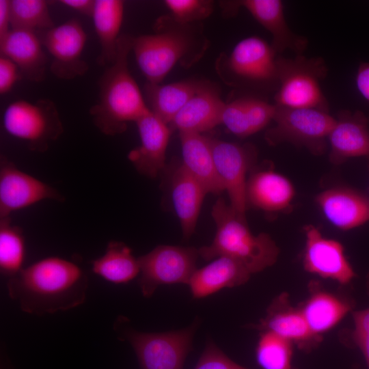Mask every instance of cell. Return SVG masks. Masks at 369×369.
Returning a JSON list of instances; mask_svg holds the SVG:
<instances>
[{"label": "cell", "mask_w": 369, "mask_h": 369, "mask_svg": "<svg viewBox=\"0 0 369 369\" xmlns=\"http://www.w3.org/2000/svg\"><path fill=\"white\" fill-rule=\"evenodd\" d=\"M88 279L75 262L57 256L41 259L9 277V297L34 315L66 311L86 299Z\"/></svg>", "instance_id": "6da1fadb"}, {"label": "cell", "mask_w": 369, "mask_h": 369, "mask_svg": "<svg viewBox=\"0 0 369 369\" xmlns=\"http://www.w3.org/2000/svg\"><path fill=\"white\" fill-rule=\"evenodd\" d=\"M254 18L271 36V46L276 53L290 50L302 55L308 46L305 36L294 33L287 23L284 8L280 0L238 1Z\"/></svg>", "instance_id": "d6986e66"}, {"label": "cell", "mask_w": 369, "mask_h": 369, "mask_svg": "<svg viewBox=\"0 0 369 369\" xmlns=\"http://www.w3.org/2000/svg\"><path fill=\"white\" fill-rule=\"evenodd\" d=\"M154 33L134 37L137 65L151 83H161L177 64L189 68L198 62L210 45L201 23H182L170 14L159 17Z\"/></svg>", "instance_id": "7a4b0ae2"}, {"label": "cell", "mask_w": 369, "mask_h": 369, "mask_svg": "<svg viewBox=\"0 0 369 369\" xmlns=\"http://www.w3.org/2000/svg\"><path fill=\"white\" fill-rule=\"evenodd\" d=\"M305 246L303 254L305 269L323 278L347 284L355 273L347 260L342 245L324 237L313 225L304 228Z\"/></svg>", "instance_id": "5bb4252c"}, {"label": "cell", "mask_w": 369, "mask_h": 369, "mask_svg": "<svg viewBox=\"0 0 369 369\" xmlns=\"http://www.w3.org/2000/svg\"><path fill=\"white\" fill-rule=\"evenodd\" d=\"M194 369H247L230 359L212 341L208 342Z\"/></svg>", "instance_id": "e575fe53"}, {"label": "cell", "mask_w": 369, "mask_h": 369, "mask_svg": "<svg viewBox=\"0 0 369 369\" xmlns=\"http://www.w3.org/2000/svg\"><path fill=\"white\" fill-rule=\"evenodd\" d=\"M22 78L16 64L7 57L0 55V94L9 92Z\"/></svg>", "instance_id": "8d00e7d4"}, {"label": "cell", "mask_w": 369, "mask_h": 369, "mask_svg": "<svg viewBox=\"0 0 369 369\" xmlns=\"http://www.w3.org/2000/svg\"><path fill=\"white\" fill-rule=\"evenodd\" d=\"M226 102L215 85L204 81L202 87L169 124L178 133L202 134L221 124Z\"/></svg>", "instance_id": "e0dca14e"}, {"label": "cell", "mask_w": 369, "mask_h": 369, "mask_svg": "<svg viewBox=\"0 0 369 369\" xmlns=\"http://www.w3.org/2000/svg\"><path fill=\"white\" fill-rule=\"evenodd\" d=\"M368 160H369V159H368ZM368 167H369V166H368Z\"/></svg>", "instance_id": "60d3db41"}, {"label": "cell", "mask_w": 369, "mask_h": 369, "mask_svg": "<svg viewBox=\"0 0 369 369\" xmlns=\"http://www.w3.org/2000/svg\"><path fill=\"white\" fill-rule=\"evenodd\" d=\"M11 29L37 32L55 27L44 0H10Z\"/></svg>", "instance_id": "1f68e13d"}, {"label": "cell", "mask_w": 369, "mask_h": 369, "mask_svg": "<svg viewBox=\"0 0 369 369\" xmlns=\"http://www.w3.org/2000/svg\"><path fill=\"white\" fill-rule=\"evenodd\" d=\"M92 270L107 282L115 284H126L140 273L138 258L132 249L120 241H110L104 254L92 261Z\"/></svg>", "instance_id": "f546056e"}, {"label": "cell", "mask_w": 369, "mask_h": 369, "mask_svg": "<svg viewBox=\"0 0 369 369\" xmlns=\"http://www.w3.org/2000/svg\"><path fill=\"white\" fill-rule=\"evenodd\" d=\"M258 329L273 333L303 350L311 349L321 340L310 330L300 310L292 307L287 294L275 299L267 309L266 316Z\"/></svg>", "instance_id": "44dd1931"}, {"label": "cell", "mask_w": 369, "mask_h": 369, "mask_svg": "<svg viewBox=\"0 0 369 369\" xmlns=\"http://www.w3.org/2000/svg\"><path fill=\"white\" fill-rule=\"evenodd\" d=\"M171 196L183 237L194 233L203 200L207 194L200 183L180 163L171 176Z\"/></svg>", "instance_id": "484cf974"}, {"label": "cell", "mask_w": 369, "mask_h": 369, "mask_svg": "<svg viewBox=\"0 0 369 369\" xmlns=\"http://www.w3.org/2000/svg\"><path fill=\"white\" fill-rule=\"evenodd\" d=\"M216 226L212 243L198 249L205 260L228 256L241 263L252 274L272 266L279 256V248L269 234L254 235L246 220L238 217L223 197H219L211 209Z\"/></svg>", "instance_id": "277c9868"}, {"label": "cell", "mask_w": 369, "mask_h": 369, "mask_svg": "<svg viewBox=\"0 0 369 369\" xmlns=\"http://www.w3.org/2000/svg\"><path fill=\"white\" fill-rule=\"evenodd\" d=\"M10 0H0V40L11 30Z\"/></svg>", "instance_id": "ab89813d"}, {"label": "cell", "mask_w": 369, "mask_h": 369, "mask_svg": "<svg viewBox=\"0 0 369 369\" xmlns=\"http://www.w3.org/2000/svg\"><path fill=\"white\" fill-rule=\"evenodd\" d=\"M315 200L326 219L342 230L353 229L369 221V197L357 190L331 188L318 193Z\"/></svg>", "instance_id": "ac0fdd59"}, {"label": "cell", "mask_w": 369, "mask_h": 369, "mask_svg": "<svg viewBox=\"0 0 369 369\" xmlns=\"http://www.w3.org/2000/svg\"><path fill=\"white\" fill-rule=\"evenodd\" d=\"M352 308L351 302L336 295L314 288L300 310L316 337L337 325Z\"/></svg>", "instance_id": "f1b7e54d"}, {"label": "cell", "mask_w": 369, "mask_h": 369, "mask_svg": "<svg viewBox=\"0 0 369 369\" xmlns=\"http://www.w3.org/2000/svg\"><path fill=\"white\" fill-rule=\"evenodd\" d=\"M133 40L129 34L120 35L115 59L102 73L98 99L90 109L94 124L106 135L123 133L128 122H136L150 111L128 68Z\"/></svg>", "instance_id": "3957f363"}, {"label": "cell", "mask_w": 369, "mask_h": 369, "mask_svg": "<svg viewBox=\"0 0 369 369\" xmlns=\"http://www.w3.org/2000/svg\"><path fill=\"white\" fill-rule=\"evenodd\" d=\"M3 126L9 135L25 141L30 150L38 152H46L64 132L57 107L48 98L10 103L3 112Z\"/></svg>", "instance_id": "52a82bcc"}, {"label": "cell", "mask_w": 369, "mask_h": 369, "mask_svg": "<svg viewBox=\"0 0 369 369\" xmlns=\"http://www.w3.org/2000/svg\"><path fill=\"white\" fill-rule=\"evenodd\" d=\"M59 2L81 14L91 18L93 15L95 0H61Z\"/></svg>", "instance_id": "f35d334b"}, {"label": "cell", "mask_w": 369, "mask_h": 369, "mask_svg": "<svg viewBox=\"0 0 369 369\" xmlns=\"http://www.w3.org/2000/svg\"><path fill=\"white\" fill-rule=\"evenodd\" d=\"M36 33L53 57L50 70L56 77L71 80L87 72L89 66L82 57L87 34L77 19Z\"/></svg>", "instance_id": "7c38bea8"}, {"label": "cell", "mask_w": 369, "mask_h": 369, "mask_svg": "<svg viewBox=\"0 0 369 369\" xmlns=\"http://www.w3.org/2000/svg\"><path fill=\"white\" fill-rule=\"evenodd\" d=\"M273 121L275 125L264 135L269 145L289 142L305 147L314 154H321L325 151L336 118L329 112L318 109L275 105Z\"/></svg>", "instance_id": "ba28073f"}, {"label": "cell", "mask_w": 369, "mask_h": 369, "mask_svg": "<svg viewBox=\"0 0 369 369\" xmlns=\"http://www.w3.org/2000/svg\"><path fill=\"white\" fill-rule=\"evenodd\" d=\"M196 327L195 323L184 329L160 333L126 329L122 335L133 348L140 369H183Z\"/></svg>", "instance_id": "9c48e42d"}, {"label": "cell", "mask_w": 369, "mask_h": 369, "mask_svg": "<svg viewBox=\"0 0 369 369\" xmlns=\"http://www.w3.org/2000/svg\"><path fill=\"white\" fill-rule=\"evenodd\" d=\"M44 200L63 202L57 190L19 169L4 155L0 157V219Z\"/></svg>", "instance_id": "4fadbf2b"}, {"label": "cell", "mask_w": 369, "mask_h": 369, "mask_svg": "<svg viewBox=\"0 0 369 369\" xmlns=\"http://www.w3.org/2000/svg\"><path fill=\"white\" fill-rule=\"evenodd\" d=\"M25 240L22 229L10 217L0 219V271L9 277L23 269Z\"/></svg>", "instance_id": "4dcf8cb0"}, {"label": "cell", "mask_w": 369, "mask_h": 369, "mask_svg": "<svg viewBox=\"0 0 369 369\" xmlns=\"http://www.w3.org/2000/svg\"><path fill=\"white\" fill-rule=\"evenodd\" d=\"M179 137L182 165L207 194L221 195L225 191L216 169L210 137L192 133H180Z\"/></svg>", "instance_id": "cb8c5ba5"}, {"label": "cell", "mask_w": 369, "mask_h": 369, "mask_svg": "<svg viewBox=\"0 0 369 369\" xmlns=\"http://www.w3.org/2000/svg\"><path fill=\"white\" fill-rule=\"evenodd\" d=\"M278 87L274 105L289 108L315 109L329 112V103L323 92L321 81L327 75L322 57L277 58Z\"/></svg>", "instance_id": "8992f818"}, {"label": "cell", "mask_w": 369, "mask_h": 369, "mask_svg": "<svg viewBox=\"0 0 369 369\" xmlns=\"http://www.w3.org/2000/svg\"><path fill=\"white\" fill-rule=\"evenodd\" d=\"M204 82L191 79L168 84L147 82L144 92L148 107L155 116L169 125Z\"/></svg>", "instance_id": "4316f807"}, {"label": "cell", "mask_w": 369, "mask_h": 369, "mask_svg": "<svg viewBox=\"0 0 369 369\" xmlns=\"http://www.w3.org/2000/svg\"><path fill=\"white\" fill-rule=\"evenodd\" d=\"M199 256L193 247L161 245L139 257L138 283L142 295L150 297L161 285L187 284Z\"/></svg>", "instance_id": "30bf717a"}, {"label": "cell", "mask_w": 369, "mask_h": 369, "mask_svg": "<svg viewBox=\"0 0 369 369\" xmlns=\"http://www.w3.org/2000/svg\"><path fill=\"white\" fill-rule=\"evenodd\" d=\"M369 120L362 111L339 112L329 136V160L340 165L348 159H369Z\"/></svg>", "instance_id": "2e32d148"}, {"label": "cell", "mask_w": 369, "mask_h": 369, "mask_svg": "<svg viewBox=\"0 0 369 369\" xmlns=\"http://www.w3.org/2000/svg\"><path fill=\"white\" fill-rule=\"evenodd\" d=\"M292 343L267 331H262L256 349L258 364L262 369H293Z\"/></svg>", "instance_id": "d6a6232c"}, {"label": "cell", "mask_w": 369, "mask_h": 369, "mask_svg": "<svg viewBox=\"0 0 369 369\" xmlns=\"http://www.w3.org/2000/svg\"><path fill=\"white\" fill-rule=\"evenodd\" d=\"M295 195L290 180L273 169L254 171L247 178V206L266 213L284 212L290 208Z\"/></svg>", "instance_id": "ffe728a7"}, {"label": "cell", "mask_w": 369, "mask_h": 369, "mask_svg": "<svg viewBox=\"0 0 369 369\" xmlns=\"http://www.w3.org/2000/svg\"><path fill=\"white\" fill-rule=\"evenodd\" d=\"M124 13L123 1H95L92 18L100 47L97 62L101 66H109L115 59Z\"/></svg>", "instance_id": "83f0119b"}, {"label": "cell", "mask_w": 369, "mask_h": 369, "mask_svg": "<svg viewBox=\"0 0 369 369\" xmlns=\"http://www.w3.org/2000/svg\"><path fill=\"white\" fill-rule=\"evenodd\" d=\"M140 144L128 154L136 170L155 178L165 165L166 151L172 130L150 111L136 122Z\"/></svg>", "instance_id": "9a60e30c"}, {"label": "cell", "mask_w": 369, "mask_h": 369, "mask_svg": "<svg viewBox=\"0 0 369 369\" xmlns=\"http://www.w3.org/2000/svg\"><path fill=\"white\" fill-rule=\"evenodd\" d=\"M164 4L177 21L194 23L211 15L214 3L210 0H165Z\"/></svg>", "instance_id": "836d02e7"}, {"label": "cell", "mask_w": 369, "mask_h": 369, "mask_svg": "<svg viewBox=\"0 0 369 369\" xmlns=\"http://www.w3.org/2000/svg\"><path fill=\"white\" fill-rule=\"evenodd\" d=\"M276 53L262 38L252 36L240 40L229 54L221 53L215 69L228 85L256 91L276 92Z\"/></svg>", "instance_id": "5b68a950"}, {"label": "cell", "mask_w": 369, "mask_h": 369, "mask_svg": "<svg viewBox=\"0 0 369 369\" xmlns=\"http://www.w3.org/2000/svg\"><path fill=\"white\" fill-rule=\"evenodd\" d=\"M36 32L11 29L0 40L1 55L10 59L18 66L21 76L29 81L44 79L47 58Z\"/></svg>", "instance_id": "7402d4cb"}, {"label": "cell", "mask_w": 369, "mask_h": 369, "mask_svg": "<svg viewBox=\"0 0 369 369\" xmlns=\"http://www.w3.org/2000/svg\"><path fill=\"white\" fill-rule=\"evenodd\" d=\"M352 340L361 351L369 369V308L353 312Z\"/></svg>", "instance_id": "d590c367"}, {"label": "cell", "mask_w": 369, "mask_h": 369, "mask_svg": "<svg viewBox=\"0 0 369 369\" xmlns=\"http://www.w3.org/2000/svg\"><path fill=\"white\" fill-rule=\"evenodd\" d=\"M216 169L227 192L230 205L236 215L246 220L247 174L256 162V148L249 144H238L210 138Z\"/></svg>", "instance_id": "8fae6325"}, {"label": "cell", "mask_w": 369, "mask_h": 369, "mask_svg": "<svg viewBox=\"0 0 369 369\" xmlns=\"http://www.w3.org/2000/svg\"><path fill=\"white\" fill-rule=\"evenodd\" d=\"M355 83L359 94L369 103V62L359 64L356 72Z\"/></svg>", "instance_id": "74e56055"}, {"label": "cell", "mask_w": 369, "mask_h": 369, "mask_svg": "<svg viewBox=\"0 0 369 369\" xmlns=\"http://www.w3.org/2000/svg\"><path fill=\"white\" fill-rule=\"evenodd\" d=\"M275 105L262 99L244 96L226 102L221 124L234 135L249 137L273 120Z\"/></svg>", "instance_id": "d4e9b609"}, {"label": "cell", "mask_w": 369, "mask_h": 369, "mask_svg": "<svg viewBox=\"0 0 369 369\" xmlns=\"http://www.w3.org/2000/svg\"><path fill=\"white\" fill-rule=\"evenodd\" d=\"M251 273L237 260L219 256L207 265L196 269L187 285L194 299L211 295L225 288H232L246 283Z\"/></svg>", "instance_id": "603a6c76"}]
</instances>
